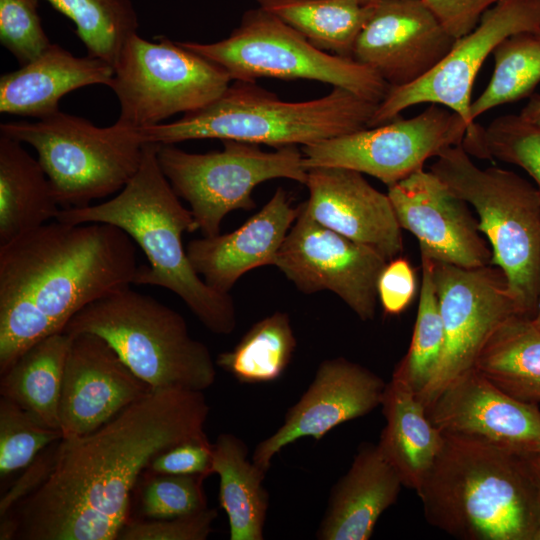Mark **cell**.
Returning <instances> with one entry per match:
<instances>
[{
    "label": "cell",
    "instance_id": "6da1fadb",
    "mask_svg": "<svg viewBox=\"0 0 540 540\" xmlns=\"http://www.w3.org/2000/svg\"><path fill=\"white\" fill-rule=\"evenodd\" d=\"M209 412L203 391L152 389L93 432L60 439L43 482L1 518L0 539H117L142 471L174 445L209 441Z\"/></svg>",
    "mask_w": 540,
    "mask_h": 540
},
{
    "label": "cell",
    "instance_id": "7a4b0ae2",
    "mask_svg": "<svg viewBox=\"0 0 540 540\" xmlns=\"http://www.w3.org/2000/svg\"><path fill=\"white\" fill-rule=\"evenodd\" d=\"M138 267L133 240L106 223L53 220L0 245V374L84 307L134 284Z\"/></svg>",
    "mask_w": 540,
    "mask_h": 540
},
{
    "label": "cell",
    "instance_id": "3957f363",
    "mask_svg": "<svg viewBox=\"0 0 540 540\" xmlns=\"http://www.w3.org/2000/svg\"><path fill=\"white\" fill-rule=\"evenodd\" d=\"M158 145L146 143L140 167L117 195L103 203L61 209L56 220L69 224L106 223L126 232L147 257L134 284L166 288L187 305L199 321L218 335L231 334L237 324L229 294L211 288L194 270L182 235L199 230L163 174Z\"/></svg>",
    "mask_w": 540,
    "mask_h": 540
},
{
    "label": "cell",
    "instance_id": "277c9868",
    "mask_svg": "<svg viewBox=\"0 0 540 540\" xmlns=\"http://www.w3.org/2000/svg\"><path fill=\"white\" fill-rule=\"evenodd\" d=\"M444 435L416 492L426 521L461 540H532L540 498L522 456Z\"/></svg>",
    "mask_w": 540,
    "mask_h": 540
},
{
    "label": "cell",
    "instance_id": "5b68a950",
    "mask_svg": "<svg viewBox=\"0 0 540 540\" xmlns=\"http://www.w3.org/2000/svg\"><path fill=\"white\" fill-rule=\"evenodd\" d=\"M377 103L333 87L317 99L289 102L250 81H232L216 100L166 124L137 128L144 143L236 140L281 148L307 146L368 128Z\"/></svg>",
    "mask_w": 540,
    "mask_h": 540
},
{
    "label": "cell",
    "instance_id": "8992f818",
    "mask_svg": "<svg viewBox=\"0 0 540 540\" xmlns=\"http://www.w3.org/2000/svg\"><path fill=\"white\" fill-rule=\"evenodd\" d=\"M63 332L101 337L152 389L204 392L216 379L208 347L190 335L183 316L130 286L84 307Z\"/></svg>",
    "mask_w": 540,
    "mask_h": 540
},
{
    "label": "cell",
    "instance_id": "52a82bcc",
    "mask_svg": "<svg viewBox=\"0 0 540 540\" xmlns=\"http://www.w3.org/2000/svg\"><path fill=\"white\" fill-rule=\"evenodd\" d=\"M433 172L477 213L491 265L504 274L520 314L533 319L540 293V192L513 171L479 168L462 145L445 149Z\"/></svg>",
    "mask_w": 540,
    "mask_h": 540
},
{
    "label": "cell",
    "instance_id": "ba28073f",
    "mask_svg": "<svg viewBox=\"0 0 540 540\" xmlns=\"http://www.w3.org/2000/svg\"><path fill=\"white\" fill-rule=\"evenodd\" d=\"M0 134L35 149L62 209L122 190L138 171L146 144L137 128L119 120L98 127L62 111L34 122L1 123Z\"/></svg>",
    "mask_w": 540,
    "mask_h": 540
},
{
    "label": "cell",
    "instance_id": "9c48e42d",
    "mask_svg": "<svg viewBox=\"0 0 540 540\" xmlns=\"http://www.w3.org/2000/svg\"><path fill=\"white\" fill-rule=\"evenodd\" d=\"M181 44L221 66L232 81L314 80L346 89L377 104L390 89L374 70L353 58L319 49L260 6L246 11L238 27L220 41Z\"/></svg>",
    "mask_w": 540,
    "mask_h": 540
},
{
    "label": "cell",
    "instance_id": "30bf717a",
    "mask_svg": "<svg viewBox=\"0 0 540 540\" xmlns=\"http://www.w3.org/2000/svg\"><path fill=\"white\" fill-rule=\"evenodd\" d=\"M221 151L189 153L159 144L157 158L175 193L184 199L204 237L220 234L224 217L251 210L257 185L276 178L305 184L308 169L297 146L263 151L258 144L223 140Z\"/></svg>",
    "mask_w": 540,
    "mask_h": 540
},
{
    "label": "cell",
    "instance_id": "8fae6325",
    "mask_svg": "<svg viewBox=\"0 0 540 540\" xmlns=\"http://www.w3.org/2000/svg\"><path fill=\"white\" fill-rule=\"evenodd\" d=\"M151 42L133 33L124 43L109 87L120 104L118 120L135 128L199 110L231 84L218 64L165 36Z\"/></svg>",
    "mask_w": 540,
    "mask_h": 540
},
{
    "label": "cell",
    "instance_id": "7c38bea8",
    "mask_svg": "<svg viewBox=\"0 0 540 540\" xmlns=\"http://www.w3.org/2000/svg\"><path fill=\"white\" fill-rule=\"evenodd\" d=\"M468 131L452 110L431 104L420 114L395 119L303 146L307 169L341 167L368 174L388 187L423 169L431 157L461 145Z\"/></svg>",
    "mask_w": 540,
    "mask_h": 540
},
{
    "label": "cell",
    "instance_id": "4fadbf2b",
    "mask_svg": "<svg viewBox=\"0 0 540 540\" xmlns=\"http://www.w3.org/2000/svg\"><path fill=\"white\" fill-rule=\"evenodd\" d=\"M540 31V0H500L481 16L476 27L457 38L450 52L428 74L416 82L390 87L377 105L368 127L387 123L417 104L445 106L457 113L474 131L471 93L484 61L496 46L511 35Z\"/></svg>",
    "mask_w": 540,
    "mask_h": 540
},
{
    "label": "cell",
    "instance_id": "5bb4252c",
    "mask_svg": "<svg viewBox=\"0 0 540 540\" xmlns=\"http://www.w3.org/2000/svg\"><path fill=\"white\" fill-rule=\"evenodd\" d=\"M433 279L444 347L430 381L417 394L425 408L450 381L474 367L485 342L505 319L520 314L503 272L494 265L463 268L433 260Z\"/></svg>",
    "mask_w": 540,
    "mask_h": 540
},
{
    "label": "cell",
    "instance_id": "9a60e30c",
    "mask_svg": "<svg viewBox=\"0 0 540 540\" xmlns=\"http://www.w3.org/2000/svg\"><path fill=\"white\" fill-rule=\"evenodd\" d=\"M387 262L376 250L316 222L302 203L273 265L299 291H331L369 321L375 317L377 282Z\"/></svg>",
    "mask_w": 540,
    "mask_h": 540
},
{
    "label": "cell",
    "instance_id": "2e32d148",
    "mask_svg": "<svg viewBox=\"0 0 540 540\" xmlns=\"http://www.w3.org/2000/svg\"><path fill=\"white\" fill-rule=\"evenodd\" d=\"M440 432L525 456L540 452V409L494 385L474 367L450 381L426 408Z\"/></svg>",
    "mask_w": 540,
    "mask_h": 540
},
{
    "label": "cell",
    "instance_id": "e0dca14e",
    "mask_svg": "<svg viewBox=\"0 0 540 540\" xmlns=\"http://www.w3.org/2000/svg\"><path fill=\"white\" fill-rule=\"evenodd\" d=\"M455 41L423 0H381L359 33L352 58L390 87H402L434 69Z\"/></svg>",
    "mask_w": 540,
    "mask_h": 540
},
{
    "label": "cell",
    "instance_id": "ac0fdd59",
    "mask_svg": "<svg viewBox=\"0 0 540 540\" xmlns=\"http://www.w3.org/2000/svg\"><path fill=\"white\" fill-rule=\"evenodd\" d=\"M387 195L401 229L417 238L421 253L463 268L491 265V248L468 203L433 172L420 169L389 186Z\"/></svg>",
    "mask_w": 540,
    "mask_h": 540
},
{
    "label": "cell",
    "instance_id": "d6986e66",
    "mask_svg": "<svg viewBox=\"0 0 540 540\" xmlns=\"http://www.w3.org/2000/svg\"><path fill=\"white\" fill-rule=\"evenodd\" d=\"M386 382L344 357L323 360L282 425L256 446L252 461L268 472L272 459L300 438L318 441L333 428L363 417L381 405Z\"/></svg>",
    "mask_w": 540,
    "mask_h": 540
},
{
    "label": "cell",
    "instance_id": "ffe728a7",
    "mask_svg": "<svg viewBox=\"0 0 540 540\" xmlns=\"http://www.w3.org/2000/svg\"><path fill=\"white\" fill-rule=\"evenodd\" d=\"M151 390L104 339L72 336L59 402L62 438L93 432Z\"/></svg>",
    "mask_w": 540,
    "mask_h": 540
},
{
    "label": "cell",
    "instance_id": "44dd1931",
    "mask_svg": "<svg viewBox=\"0 0 540 540\" xmlns=\"http://www.w3.org/2000/svg\"><path fill=\"white\" fill-rule=\"evenodd\" d=\"M303 203L319 224L368 246L388 261L403 251L402 229L387 194L374 188L362 173L341 167L308 169Z\"/></svg>",
    "mask_w": 540,
    "mask_h": 540
},
{
    "label": "cell",
    "instance_id": "7402d4cb",
    "mask_svg": "<svg viewBox=\"0 0 540 540\" xmlns=\"http://www.w3.org/2000/svg\"><path fill=\"white\" fill-rule=\"evenodd\" d=\"M298 213L299 206L294 208L287 191L278 187L263 208L239 228L190 241L186 248L189 260L211 288L229 294L248 271L273 265Z\"/></svg>",
    "mask_w": 540,
    "mask_h": 540
},
{
    "label": "cell",
    "instance_id": "603a6c76",
    "mask_svg": "<svg viewBox=\"0 0 540 540\" xmlns=\"http://www.w3.org/2000/svg\"><path fill=\"white\" fill-rule=\"evenodd\" d=\"M403 483L377 444L362 443L347 472L332 487L316 538L368 540Z\"/></svg>",
    "mask_w": 540,
    "mask_h": 540
},
{
    "label": "cell",
    "instance_id": "cb8c5ba5",
    "mask_svg": "<svg viewBox=\"0 0 540 540\" xmlns=\"http://www.w3.org/2000/svg\"><path fill=\"white\" fill-rule=\"evenodd\" d=\"M113 66L77 57L57 44L19 69L0 77V112L42 119L58 111L62 97L90 85L109 87Z\"/></svg>",
    "mask_w": 540,
    "mask_h": 540
},
{
    "label": "cell",
    "instance_id": "d4e9b609",
    "mask_svg": "<svg viewBox=\"0 0 540 540\" xmlns=\"http://www.w3.org/2000/svg\"><path fill=\"white\" fill-rule=\"evenodd\" d=\"M386 424L377 446L404 487L419 490L435 462L444 435L431 422L409 383L392 374L381 402Z\"/></svg>",
    "mask_w": 540,
    "mask_h": 540
},
{
    "label": "cell",
    "instance_id": "484cf974",
    "mask_svg": "<svg viewBox=\"0 0 540 540\" xmlns=\"http://www.w3.org/2000/svg\"><path fill=\"white\" fill-rule=\"evenodd\" d=\"M61 209L38 159L0 134V245L56 220Z\"/></svg>",
    "mask_w": 540,
    "mask_h": 540
},
{
    "label": "cell",
    "instance_id": "4316f807",
    "mask_svg": "<svg viewBox=\"0 0 540 540\" xmlns=\"http://www.w3.org/2000/svg\"><path fill=\"white\" fill-rule=\"evenodd\" d=\"M266 471L248 459V447L230 433L213 443L211 474L219 476V502L228 517L230 540H263L269 494Z\"/></svg>",
    "mask_w": 540,
    "mask_h": 540
},
{
    "label": "cell",
    "instance_id": "83f0119b",
    "mask_svg": "<svg viewBox=\"0 0 540 540\" xmlns=\"http://www.w3.org/2000/svg\"><path fill=\"white\" fill-rule=\"evenodd\" d=\"M474 368L512 397L540 403V329L513 314L485 342Z\"/></svg>",
    "mask_w": 540,
    "mask_h": 540
},
{
    "label": "cell",
    "instance_id": "f1b7e54d",
    "mask_svg": "<svg viewBox=\"0 0 540 540\" xmlns=\"http://www.w3.org/2000/svg\"><path fill=\"white\" fill-rule=\"evenodd\" d=\"M72 336L50 335L21 354L1 375L0 394L45 425L60 430L59 402ZM61 431V430H60Z\"/></svg>",
    "mask_w": 540,
    "mask_h": 540
},
{
    "label": "cell",
    "instance_id": "f546056e",
    "mask_svg": "<svg viewBox=\"0 0 540 540\" xmlns=\"http://www.w3.org/2000/svg\"><path fill=\"white\" fill-rule=\"evenodd\" d=\"M260 7L293 27L314 46L352 58L359 33L375 2L360 0H257Z\"/></svg>",
    "mask_w": 540,
    "mask_h": 540
},
{
    "label": "cell",
    "instance_id": "4dcf8cb0",
    "mask_svg": "<svg viewBox=\"0 0 540 540\" xmlns=\"http://www.w3.org/2000/svg\"><path fill=\"white\" fill-rule=\"evenodd\" d=\"M296 344L289 315L276 311L252 325L215 363L241 383L272 382L284 374Z\"/></svg>",
    "mask_w": 540,
    "mask_h": 540
},
{
    "label": "cell",
    "instance_id": "1f68e13d",
    "mask_svg": "<svg viewBox=\"0 0 540 540\" xmlns=\"http://www.w3.org/2000/svg\"><path fill=\"white\" fill-rule=\"evenodd\" d=\"M492 53L494 70L491 79L470 106L473 122L494 107L531 95L540 82V36L537 33L511 35Z\"/></svg>",
    "mask_w": 540,
    "mask_h": 540
},
{
    "label": "cell",
    "instance_id": "d6a6232c",
    "mask_svg": "<svg viewBox=\"0 0 540 540\" xmlns=\"http://www.w3.org/2000/svg\"><path fill=\"white\" fill-rule=\"evenodd\" d=\"M47 1L74 23L88 55L112 66L126 40L137 32V15L130 0Z\"/></svg>",
    "mask_w": 540,
    "mask_h": 540
},
{
    "label": "cell",
    "instance_id": "836d02e7",
    "mask_svg": "<svg viewBox=\"0 0 540 540\" xmlns=\"http://www.w3.org/2000/svg\"><path fill=\"white\" fill-rule=\"evenodd\" d=\"M422 281L410 346L393 374L406 380L416 394L434 374L444 347V326L433 279V259L421 253Z\"/></svg>",
    "mask_w": 540,
    "mask_h": 540
},
{
    "label": "cell",
    "instance_id": "e575fe53",
    "mask_svg": "<svg viewBox=\"0 0 540 540\" xmlns=\"http://www.w3.org/2000/svg\"><path fill=\"white\" fill-rule=\"evenodd\" d=\"M461 145L469 155L521 167L540 192V127L520 115H501L486 128L479 126L476 132L465 136Z\"/></svg>",
    "mask_w": 540,
    "mask_h": 540
},
{
    "label": "cell",
    "instance_id": "d590c367",
    "mask_svg": "<svg viewBox=\"0 0 540 540\" xmlns=\"http://www.w3.org/2000/svg\"><path fill=\"white\" fill-rule=\"evenodd\" d=\"M62 439L32 413L2 397L0 399V477L27 468L51 444Z\"/></svg>",
    "mask_w": 540,
    "mask_h": 540
},
{
    "label": "cell",
    "instance_id": "8d00e7d4",
    "mask_svg": "<svg viewBox=\"0 0 540 540\" xmlns=\"http://www.w3.org/2000/svg\"><path fill=\"white\" fill-rule=\"evenodd\" d=\"M205 477L152 473L145 479L140 508L148 519L185 516L207 508Z\"/></svg>",
    "mask_w": 540,
    "mask_h": 540
},
{
    "label": "cell",
    "instance_id": "74e56055",
    "mask_svg": "<svg viewBox=\"0 0 540 540\" xmlns=\"http://www.w3.org/2000/svg\"><path fill=\"white\" fill-rule=\"evenodd\" d=\"M0 42L20 66L51 46L38 14V0H0Z\"/></svg>",
    "mask_w": 540,
    "mask_h": 540
},
{
    "label": "cell",
    "instance_id": "f35d334b",
    "mask_svg": "<svg viewBox=\"0 0 540 540\" xmlns=\"http://www.w3.org/2000/svg\"><path fill=\"white\" fill-rule=\"evenodd\" d=\"M217 516L215 508L207 507L175 518L129 521L117 540H206Z\"/></svg>",
    "mask_w": 540,
    "mask_h": 540
},
{
    "label": "cell",
    "instance_id": "ab89813d",
    "mask_svg": "<svg viewBox=\"0 0 540 540\" xmlns=\"http://www.w3.org/2000/svg\"><path fill=\"white\" fill-rule=\"evenodd\" d=\"M416 293V274L410 262L401 257L389 260L382 269L377 294L386 315L401 314L412 302Z\"/></svg>",
    "mask_w": 540,
    "mask_h": 540
},
{
    "label": "cell",
    "instance_id": "60d3db41",
    "mask_svg": "<svg viewBox=\"0 0 540 540\" xmlns=\"http://www.w3.org/2000/svg\"><path fill=\"white\" fill-rule=\"evenodd\" d=\"M213 443L189 441L161 452L149 464L150 472L168 475H211Z\"/></svg>",
    "mask_w": 540,
    "mask_h": 540
},
{
    "label": "cell",
    "instance_id": "b9f144b4",
    "mask_svg": "<svg viewBox=\"0 0 540 540\" xmlns=\"http://www.w3.org/2000/svg\"><path fill=\"white\" fill-rule=\"evenodd\" d=\"M447 31L460 38L478 24L483 13L500 0H423Z\"/></svg>",
    "mask_w": 540,
    "mask_h": 540
},
{
    "label": "cell",
    "instance_id": "7bdbcfd3",
    "mask_svg": "<svg viewBox=\"0 0 540 540\" xmlns=\"http://www.w3.org/2000/svg\"><path fill=\"white\" fill-rule=\"evenodd\" d=\"M56 443V442H55ZM47 447L45 452L38 456L23 475L15 482L11 489L1 498L0 517L8 515L20 499H24L37 488L48 475L52 465L53 448Z\"/></svg>",
    "mask_w": 540,
    "mask_h": 540
},
{
    "label": "cell",
    "instance_id": "ee69618b",
    "mask_svg": "<svg viewBox=\"0 0 540 540\" xmlns=\"http://www.w3.org/2000/svg\"><path fill=\"white\" fill-rule=\"evenodd\" d=\"M519 115L527 122L540 127V95H532Z\"/></svg>",
    "mask_w": 540,
    "mask_h": 540
},
{
    "label": "cell",
    "instance_id": "f6af8a7d",
    "mask_svg": "<svg viewBox=\"0 0 540 540\" xmlns=\"http://www.w3.org/2000/svg\"><path fill=\"white\" fill-rule=\"evenodd\" d=\"M522 457L536 485L538 495L540 498V455L536 453V454L525 455Z\"/></svg>",
    "mask_w": 540,
    "mask_h": 540
},
{
    "label": "cell",
    "instance_id": "bcb514c9",
    "mask_svg": "<svg viewBox=\"0 0 540 540\" xmlns=\"http://www.w3.org/2000/svg\"><path fill=\"white\" fill-rule=\"evenodd\" d=\"M533 322L540 329V293H539L537 310H536V313H535V315L533 317Z\"/></svg>",
    "mask_w": 540,
    "mask_h": 540
},
{
    "label": "cell",
    "instance_id": "7dc6e473",
    "mask_svg": "<svg viewBox=\"0 0 540 540\" xmlns=\"http://www.w3.org/2000/svg\"><path fill=\"white\" fill-rule=\"evenodd\" d=\"M532 540H540V519H539L538 525H537V527L535 529V532L533 534Z\"/></svg>",
    "mask_w": 540,
    "mask_h": 540
},
{
    "label": "cell",
    "instance_id": "c3c4849f",
    "mask_svg": "<svg viewBox=\"0 0 540 540\" xmlns=\"http://www.w3.org/2000/svg\"><path fill=\"white\" fill-rule=\"evenodd\" d=\"M360 1L365 2V3H373V2H378L381 0H360Z\"/></svg>",
    "mask_w": 540,
    "mask_h": 540
},
{
    "label": "cell",
    "instance_id": "681fc988",
    "mask_svg": "<svg viewBox=\"0 0 540 540\" xmlns=\"http://www.w3.org/2000/svg\"><path fill=\"white\" fill-rule=\"evenodd\" d=\"M537 34L540 36V31Z\"/></svg>",
    "mask_w": 540,
    "mask_h": 540
},
{
    "label": "cell",
    "instance_id": "f907efd6",
    "mask_svg": "<svg viewBox=\"0 0 540 540\" xmlns=\"http://www.w3.org/2000/svg\"><path fill=\"white\" fill-rule=\"evenodd\" d=\"M538 454L540 455V452Z\"/></svg>",
    "mask_w": 540,
    "mask_h": 540
}]
</instances>
